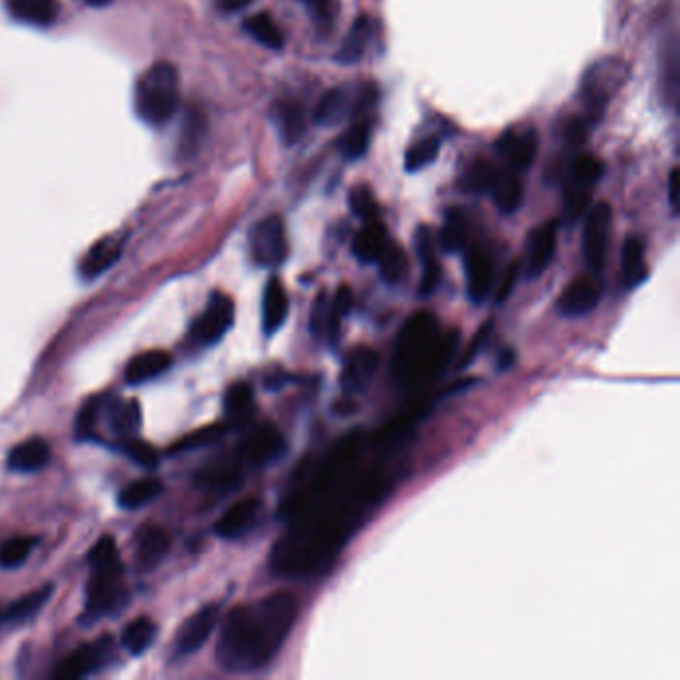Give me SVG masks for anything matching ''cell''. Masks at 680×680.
I'll list each match as a JSON object with an SVG mask.
<instances>
[{"label":"cell","mask_w":680,"mask_h":680,"mask_svg":"<svg viewBox=\"0 0 680 680\" xmlns=\"http://www.w3.org/2000/svg\"><path fill=\"white\" fill-rule=\"evenodd\" d=\"M387 242H389L387 228L379 218H375L367 220L365 226L355 234L351 250L361 264H375Z\"/></svg>","instance_id":"cell-25"},{"label":"cell","mask_w":680,"mask_h":680,"mask_svg":"<svg viewBox=\"0 0 680 680\" xmlns=\"http://www.w3.org/2000/svg\"><path fill=\"white\" fill-rule=\"evenodd\" d=\"M595 186L597 182L569 170V176L563 186V208H565V216L569 222H577L579 218L587 214L591 200H593Z\"/></svg>","instance_id":"cell-23"},{"label":"cell","mask_w":680,"mask_h":680,"mask_svg":"<svg viewBox=\"0 0 680 680\" xmlns=\"http://www.w3.org/2000/svg\"><path fill=\"white\" fill-rule=\"evenodd\" d=\"M114 655V643L110 637H102L90 645L80 647L72 655H68L54 671L56 680L84 679L102 671Z\"/></svg>","instance_id":"cell-9"},{"label":"cell","mask_w":680,"mask_h":680,"mask_svg":"<svg viewBox=\"0 0 680 680\" xmlns=\"http://www.w3.org/2000/svg\"><path fill=\"white\" fill-rule=\"evenodd\" d=\"M555 252H557V222H545L543 226L535 228L527 238L523 262L527 278H539L553 262Z\"/></svg>","instance_id":"cell-11"},{"label":"cell","mask_w":680,"mask_h":680,"mask_svg":"<svg viewBox=\"0 0 680 680\" xmlns=\"http://www.w3.org/2000/svg\"><path fill=\"white\" fill-rule=\"evenodd\" d=\"M160 493H162V483L154 477H146V479H138L126 485L118 495V503L122 509H140L148 505L150 501H154Z\"/></svg>","instance_id":"cell-41"},{"label":"cell","mask_w":680,"mask_h":680,"mask_svg":"<svg viewBox=\"0 0 680 680\" xmlns=\"http://www.w3.org/2000/svg\"><path fill=\"white\" fill-rule=\"evenodd\" d=\"M54 589L52 585H44L24 597H20L18 601H14L4 613H2V619L6 623H12V625H22L26 621H30L34 615L40 613V609L50 601Z\"/></svg>","instance_id":"cell-36"},{"label":"cell","mask_w":680,"mask_h":680,"mask_svg":"<svg viewBox=\"0 0 680 680\" xmlns=\"http://www.w3.org/2000/svg\"><path fill=\"white\" fill-rule=\"evenodd\" d=\"M332 306H334V312L340 316L341 320L351 312V306H353V292L349 286H340L336 296L332 298Z\"/></svg>","instance_id":"cell-53"},{"label":"cell","mask_w":680,"mask_h":680,"mask_svg":"<svg viewBox=\"0 0 680 680\" xmlns=\"http://www.w3.org/2000/svg\"><path fill=\"white\" fill-rule=\"evenodd\" d=\"M250 252L254 262L262 268H278L286 262L290 246L286 226L280 216H268L252 228Z\"/></svg>","instance_id":"cell-6"},{"label":"cell","mask_w":680,"mask_h":680,"mask_svg":"<svg viewBox=\"0 0 680 680\" xmlns=\"http://www.w3.org/2000/svg\"><path fill=\"white\" fill-rule=\"evenodd\" d=\"M298 613V599L288 591L236 607L228 613L218 639V665L230 673H252L266 667L290 637Z\"/></svg>","instance_id":"cell-1"},{"label":"cell","mask_w":680,"mask_h":680,"mask_svg":"<svg viewBox=\"0 0 680 680\" xmlns=\"http://www.w3.org/2000/svg\"><path fill=\"white\" fill-rule=\"evenodd\" d=\"M379 357L375 349L367 345H359L349 351L343 371H341V387L347 393H361L373 379L377 371Z\"/></svg>","instance_id":"cell-17"},{"label":"cell","mask_w":680,"mask_h":680,"mask_svg":"<svg viewBox=\"0 0 680 680\" xmlns=\"http://www.w3.org/2000/svg\"><path fill=\"white\" fill-rule=\"evenodd\" d=\"M667 192H669L671 210H673V214H677V212H679V204H677V196H679V170H677V168H673L671 174H669Z\"/></svg>","instance_id":"cell-55"},{"label":"cell","mask_w":680,"mask_h":680,"mask_svg":"<svg viewBox=\"0 0 680 680\" xmlns=\"http://www.w3.org/2000/svg\"><path fill=\"white\" fill-rule=\"evenodd\" d=\"M613 226V208L609 202H599L585 214L583 256L593 274H601L607 262V248Z\"/></svg>","instance_id":"cell-7"},{"label":"cell","mask_w":680,"mask_h":680,"mask_svg":"<svg viewBox=\"0 0 680 680\" xmlns=\"http://www.w3.org/2000/svg\"><path fill=\"white\" fill-rule=\"evenodd\" d=\"M465 274H467V294H469L471 302L481 304L493 288V260H491V256L479 246L469 248L467 256H465Z\"/></svg>","instance_id":"cell-19"},{"label":"cell","mask_w":680,"mask_h":680,"mask_svg":"<svg viewBox=\"0 0 680 680\" xmlns=\"http://www.w3.org/2000/svg\"><path fill=\"white\" fill-rule=\"evenodd\" d=\"M98 409H100V401L98 399H92L88 401L82 409H80V415L76 419V433L78 437L86 439L92 435V429L96 425V417H98Z\"/></svg>","instance_id":"cell-51"},{"label":"cell","mask_w":680,"mask_h":680,"mask_svg":"<svg viewBox=\"0 0 680 680\" xmlns=\"http://www.w3.org/2000/svg\"><path fill=\"white\" fill-rule=\"evenodd\" d=\"M371 130L373 122L371 120H359L355 122L340 138V152L347 160H359L365 156L369 142H371Z\"/></svg>","instance_id":"cell-43"},{"label":"cell","mask_w":680,"mask_h":680,"mask_svg":"<svg viewBox=\"0 0 680 680\" xmlns=\"http://www.w3.org/2000/svg\"><path fill=\"white\" fill-rule=\"evenodd\" d=\"M349 206L353 210V214L357 218H361L363 222L367 220H375L379 216V204L371 192L369 186L361 184V186H355L351 192H349Z\"/></svg>","instance_id":"cell-48"},{"label":"cell","mask_w":680,"mask_h":680,"mask_svg":"<svg viewBox=\"0 0 680 680\" xmlns=\"http://www.w3.org/2000/svg\"><path fill=\"white\" fill-rule=\"evenodd\" d=\"M34 547L32 537H10L0 545V567L16 569L20 567Z\"/></svg>","instance_id":"cell-47"},{"label":"cell","mask_w":680,"mask_h":680,"mask_svg":"<svg viewBox=\"0 0 680 680\" xmlns=\"http://www.w3.org/2000/svg\"><path fill=\"white\" fill-rule=\"evenodd\" d=\"M341 318L334 312L332 298L326 294H320L312 308V318H310V328L312 334L322 341L336 343L340 338Z\"/></svg>","instance_id":"cell-35"},{"label":"cell","mask_w":680,"mask_h":680,"mask_svg":"<svg viewBox=\"0 0 680 680\" xmlns=\"http://www.w3.org/2000/svg\"><path fill=\"white\" fill-rule=\"evenodd\" d=\"M156 633H158L156 623L150 621L148 617H140V619L132 621L124 629V633H122V647L130 655L140 657V655H144L152 647V643L156 639Z\"/></svg>","instance_id":"cell-37"},{"label":"cell","mask_w":680,"mask_h":680,"mask_svg":"<svg viewBox=\"0 0 680 680\" xmlns=\"http://www.w3.org/2000/svg\"><path fill=\"white\" fill-rule=\"evenodd\" d=\"M226 435V427L224 425H206L200 427L192 433H188L186 437H182L180 441H176L170 447V453H186V451H196L202 447H210L214 443H218L222 437Z\"/></svg>","instance_id":"cell-45"},{"label":"cell","mask_w":680,"mask_h":680,"mask_svg":"<svg viewBox=\"0 0 680 680\" xmlns=\"http://www.w3.org/2000/svg\"><path fill=\"white\" fill-rule=\"evenodd\" d=\"M629 78V64L621 58H605L595 62L583 76L581 96L587 106L591 120H599L603 116L611 98L621 90L625 80Z\"/></svg>","instance_id":"cell-5"},{"label":"cell","mask_w":680,"mask_h":680,"mask_svg":"<svg viewBox=\"0 0 680 680\" xmlns=\"http://www.w3.org/2000/svg\"><path fill=\"white\" fill-rule=\"evenodd\" d=\"M220 621V605H206L198 613H194L186 623L180 627L176 637V649L180 655L198 653L208 639L212 637L216 625Z\"/></svg>","instance_id":"cell-12"},{"label":"cell","mask_w":680,"mask_h":680,"mask_svg":"<svg viewBox=\"0 0 680 680\" xmlns=\"http://www.w3.org/2000/svg\"><path fill=\"white\" fill-rule=\"evenodd\" d=\"M250 4H252V0H218V6L226 12H238V10H244Z\"/></svg>","instance_id":"cell-56"},{"label":"cell","mask_w":680,"mask_h":680,"mask_svg":"<svg viewBox=\"0 0 680 680\" xmlns=\"http://www.w3.org/2000/svg\"><path fill=\"white\" fill-rule=\"evenodd\" d=\"M108 421L118 437L130 439L138 433L142 423L140 405L134 399H114L108 405Z\"/></svg>","instance_id":"cell-31"},{"label":"cell","mask_w":680,"mask_h":680,"mask_svg":"<svg viewBox=\"0 0 680 680\" xmlns=\"http://www.w3.org/2000/svg\"><path fill=\"white\" fill-rule=\"evenodd\" d=\"M497 174H499V168L495 164H491L485 158H477L475 162H471L467 166L463 180H461V186L467 192H473V194H487L491 190Z\"/></svg>","instance_id":"cell-44"},{"label":"cell","mask_w":680,"mask_h":680,"mask_svg":"<svg viewBox=\"0 0 680 680\" xmlns=\"http://www.w3.org/2000/svg\"><path fill=\"white\" fill-rule=\"evenodd\" d=\"M599 300H601V288L597 280H593L591 276H579L559 296L557 310L561 312V316L581 318L593 312Z\"/></svg>","instance_id":"cell-13"},{"label":"cell","mask_w":680,"mask_h":680,"mask_svg":"<svg viewBox=\"0 0 680 680\" xmlns=\"http://www.w3.org/2000/svg\"><path fill=\"white\" fill-rule=\"evenodd\" d=\"M124 449H126V453H128L138 465H142V467H146V469L156 467L158 461H160L158 451H156L152 445H148V443L126 439V447H124Z\"/></svg>","instance_id":"cell-50"},{"label":"cell","mask_w":680,"mask_h":680,"mask_svg":"<svg viewBox=\"0 0 680 680\" xmlns=\"http://www.w3.org/2000/svg\"><path fill=\"white\" fill-rule=\"evenodd\" d=\"M120 254H122V240L120 238H116V236L102 238L84 256V260L80 264V274L84 276V280H94V278L102 276L110 266H114L118 262Z\"/></svg>","instance_id":"cell-24"},{"label":"cell","mask_w":680,"mask_h":680,"mask_svg":"<svg viewBox=\"0 0 680 680\" xmlns=\"http://www.w3.org/2000/svg\"><path fill=\"white\" fill-rule=\"evenodd\" d=\"M467 240H469V218L463 210L455 208L449 210L445 216V222L439 230L437 242L443 248V252L447 254H455L467 248Z\"/></svg>","instance_id":"cell-32"},{"label":"cell","mask_w":680,"mask_h":680,"mask_svg":"<svg viewBox=\"0 0 680 680\" xmlns=\"http://www.w3.org/2000/svg\"><path fill=\"white\" fill-rule=\"evenodd\" d=\"M180 102L178 72L168 62L154 64L136 84L134 106L138 116L150 126H164L172 120Z\"/></svg>","instance_id":"cell-4"},{"label":"cell","mask_w":680,"mask_h":680,"mask_svg":"<svg viewBox=\"0 0 680 680\" xmlns=\"http://www.w3.org/2000/svg\"><path fill=\"white\" fill-rule=\"evenodd\" d=\"M234 302L226 294H214L202 312V316L192 326V338L202 345H212L222 340L234 324Z\"/></svg>","instance_id":"cell-10"},{"label":"cell","mask_w":680,"mask_h":680,"mask_svg":"<svg viewBox=\"0 0 680 680\" xmlns=\"http://www.w3.org/2000/svg\"><path fill=\"white\" fill-rule=\"evenodd\" d=\"M371 32H373V22L369 16L361 14L353 20L347 36L343 38L341 42L340 50H338V60L341 64H355L363 52H365V46L371 38Z\"/></svg>","instance_id":"cell-34"},{"label":"cell","mask_w":680,"mask_h":680,"mask_svg":"<svg viewBox=\"0 0 680 680\" xmlns=\"http://www.w3.org/2000/svg\"><path fill=\"white\" fill-rule=\"evenodd\" d=\"M519 276H521V264L519 262H511V266L505 270V276H503L501 286L497 290V302L499 304H503L511 296V292L515 290V286L519 282Z\"/></svg>","instance_id":"cell-52"},{"label":"cell","mask_w":680,"mask_h":680,"mask_svg":"<svg viewBox=\"0 0 680 680\" xmlns=\"http://www.w3.org/2000/svg\"><path fill=\"white\" fill-rule=\"evenodd\" d=\"M621 270H623V284L627 290L639 288L647 276V246L645 240L639 236H629L623 244L621 252Z\"/></svg>","instance_id":"cell-22"},{"label":"cell","mask_w":680,"mask_h":680,"mask_svg":"<svg viewBox=\"0 0 680 680\" xmlns=\"http://www.w3.org/2000/svg\"><path fill=\"white\" fill-rule=\"evenodd\" d=\"M347 102H349V98H347V92L343 88L328 90L320 98V102H318V106L314 110L316 124H320V126H336L345 116Z\"/></svg>","instance_id":"cell-42"},{"label":"cell","mask_w":680,"mask_h":680,"mask_svg":"<svg viewBox=\"0 0 680 680\" xmlns=\"http://www.w3.org/2000/svg\"><path fill=\"white\" fill-rule=\"evenodd\" d=\"M274 118H276V124L280 128V134H282V138L288 146L296 144L306 134V126H308L306 110L300 102H296V100L278 102L276 108H274Z\"/></svg>","instance_id":"cell-28"},{"label":"cell","mask_w":680,"mask_h":680,"mask_svg":"<svg viewBox=\"0 0 680 680\" xmlns=\"http://www.w3.org/2000/svg\"><path fill=\"white\" fill-rule=\"evenodd\" d=\"M495 148L499 156L505 160L507 168L519 174L531 168L537 156V136L533 130H525V132L507 130L505 134L499 136Z\"/></svg>","instance_id":"cell-14"},{"label":"cell","mask_w":680,"mask_h":680,"mask_svg":"<svg viewBox=\"0 0 680 680\" xmlns=\"http://www.w3.org/2000/svg\"><path fill=\"white\" fill-rule=\"evenodd\" d=\"M262 513V501L256 497H246L238 503H234L216 523V533L222 539H240L246 533H250Z\"/></svg>","instance_id":"cell-16"},{"label":"cell","mask_w":680,"mask_h":680,"mask_svg":"<svg viewBox=\"0 0 680 680\" xmlns=\"http://www.w3.org/2000/svg\"><path fill=\"white\" fill-rule=\"evenodd\" d=\"M244 28L248 30V34L258 40L260 44L272 48V50H282L284 48V34L278 28V24L274 22V18L268 12H258L254 16H250L244 22Z\"/></svg>","instance_id":"cell-39"},{"label":"cell","mask_w":680,"mask_h":680,"mask_svg":"<svg viewBox=\"0 0 680 680\" xmlns=\"http://www.w3.org/2000/svg\"><path fill=\"white\" fill-rule=\"evenodd\" d=\"M415 246H417V256L421 260V282H419V296H431L441 280V268L435 256V236L431 228L421 226L415 236Z\"/></svg>","instance_id":"cell-21"},{"label":"cell","mask_w":680,"mask_h":680,"mask_svg":"<svg viewBox=\"0 0 680 680\" xmlns=\"http://www.w3.org/2000/svg\"><path fill=\"white\" fill-rule=\"evenodd\" d=\"M50 447L40 437L26 439L8 453V469L16 473H34L48 465Z\"/></svg>","instance_id":"cell-26"},{"label":"cell","mask_w":680,"mask_h":680,"mask_svg":"<svg viewBox=\"0 0 680 680\" xmlns=\"http://www.w3.org/2000/svg\"><path fill=\"white\" fill-rule=\"evenodd\" d=\"M459 334H441L439 322L429 312L411 316L393 347L391 369L401 385H419L443 369L455 353Z\"/></svg>","instance_id":"cell-2"},{"label":"cell","mask_w":680,"mask_h":680,"mask_svg":"<svg viewBox=\"0 0 680 680\" xmlns=\"http://www.w3.org/2000/svg\"><path fill=\"white\" fill-rule=\"evenodd\" d=\"M172 363V357L164 349H150L136 355L126 367V381L130 385H142L164 373Z\"/></svg>","instance_id":"cell-27"},{"label":"cell","mask_w":680,"mask_h":680,"mask_svg":"<svg viewBox=\"0 0 680 680\" xmlns=\"http://www.w3.org/2000/svg\"><path fill=\"white\" fill-rule=\"evenodd\" d=\"M86 4H90V6H106V4H110V0H84Z\"/></svg>","instance_id":"cell-57"},{"label":"cell","mask_w":680,"mask_h":680,"mask_svg":"<svg viewBox=\"0 0 680 680\" xmlns=\"http://www.w3.org/2000/svg\"><path fill=\"white\" fill-rule=\"evenodd\" d=\"M489 194L493 196L495 206L499 208L501 214H513L519 210L521 202H523V184L517 176V172L513 170H501L489 190Z\"/></svg>","instance_id":"cell-29"},{"label":"cell","mask_w":680,"mask_h":680,"mask_svg":"<svg viewBox=\"0 0 680 680\" xmlns=\"http://www.w3.org/2000/svg\"><path fill=\"white\" fill-rule=\"evenodd\" d=\"M290 314V298L280 278H272L266 284L262 300V328L266 336H274L286 324Z\"/></svg>","instance_id":"cell-20"},{"label":"cell","mask_w":680,"mask_h":680,"mask_svg":"<svg viewBox=\"0 0 680 680\" xmlns=\"http://www.w3.org/2000/svg\"><path fill=\"white\" fill-rule=\"evenodd\" d=\"M0 621H2V613H0Z\"/></svg>","instance_id":"cell-58"},{"label":"cell","mask_w":680,"mask_h":680,"mask_svg":"<svg viewBox=\"0 0 680 680\" xmlns=\"http://www.w3.org/2000/svg\"><path fill=\"white\" fill-rule=\"evenodd\" d=\"M244 481L242 461L236 457H220L206 463L196 473V485L204 491H234Z\"/></svg>","instance_id":"cell-15"},{"label":"cell","mask_w":680,"mask_h":680,"mask_svg":"<svg viewBox=\"0 0 680 680\" xmlns=\"http://www.w3.org/2000/svg\"><path fill=\"white\" fill-rule=\"evenodd\" d=\"M587 136H589V122H587V118L585 120L583 118H575V120L569 122V126H567V140L573 146L583 144L587 140Z\"/></svg>","instance_id":"cell-54"},{"label":"cell","mask_w":680,"mask_h":680,"mask_svg":"<svg viewBox=\"0 0 680 680\" xmlns=\"http://www.w3.org/2000/svg\"><path fill=\"white\" fill-rule=\"evenodd\" d=\"M10 14L26 24L50 26L58 18V0H6Z\"/></svg>","instance_id":"cell-30"},{"label":"cell","mask_w":680,"mask_h":680,"mask_svg":"<svg viewBox=\"0 0 680 680\" xmlns=\"http://www.w3.org/2000/svg\"><path fill=\"white\" fill-rule=\"evenodd\" d=\"M88 561L92 575L86 587V609L82 621L94 623L104 615L118 611L126 603L128 593L124 587V567L112 537H102L90 549Z\"/></svg>","instance_id":"cell-3"},{"label":"cell","mask_w":680,"mask_h":680,"mask_svg":"<svg viewBox=\"0 0 680 680\" xmlns=\"http://www.w3.org/2000/svg\"><path fill=\"white\" fill-rule=\"evenodd\" d=\"M254 387L246 381L234 383L224 399V411L230 425H244L254 415Z\"/></svg>","instance_id":"cell-33"},{"label":"cell","mask_w":680,"mask_h":680,"mask_svg":"<svg viewBox=\"0 0 680 680\" xmlns=\"http://www.w3.org/2000/svg\"><path fill=\"white\" fill-rule=\"evenodd\" d=\"M206 116L200 108L190 106L186 110L184 122H182V134H180V152L182 156H192L198 152L202 138L206 134Z\"/></svg>","instance_id":"cell-40"},{"label":"cell","mask_w":680,"mask_h":680,"mask_svg":"<svg viewBox=\"0 0 680 680\" xmlns=\"http://www.w3.org/2000/svg\"><path fill=\"white\" fill-rule=\"evenodd\" d=\"M375 264H379L381 278L387 284H399L407 276V270H409V260H407L405 250L397 242H391V240L385 244Z\"/></svg>","instance_id":"cell-38"},{"label":"cell","mask_w":680,"mask_h":680,"mask_svg":"<svg viewBox=\"0 0 680 680\" xmlns=\"http://www.w3.org/2000/svg\"><path fill=\"white\" fill-rule=\"evenodd\" d=\"M286 451V439L282 431L272 425H260L252 429L238 447V459L250 467H266L282 457Z\"/></svg>","instance_id":"cell-8"},{"label":"cell","mask_w":680,"mask_h":680,"mask_svg":"<svg viewBox=\"0 0 680 680\" xmlns=\"http://www.w3.org/2000/svg\"><path fill=\"white\" fill-rule=\"evenodd\" d=\"M441 150V140L437 136H429L421 142H417L411 150L405 154V170L407 172H419L425 166H429Z\"/></svg>","instance_id":"cell-46"},{"label":"cell","mask_w":680,"mask_h":680,"mask_svg":"<svg viewBox=\"0 0 680 680\" xmlns=\"http://www.w3.org/2000/svg\"><path fill=\"white\" fill-rule=\"evenodd\" d=\"M306 8L310 10L312 18L322 30L332 28L334 18H336V2L334 0H302Z\"/></svg>","instance_id":"cell-49"},{"label":"cell","mask_w":680,"mask_h":680,"mask_svg":"<svg viewBox=\"0 0 680 680\" xmlns=\"http://www.w3.org/2000/svg\"><path fill=\"white\" fill-rule=\"evenodd\" d=\"M170 551V535L164 527L148 525L138 531L136 537V567L140 573L156 569Z\"/></svg>","instance_id":"cell-18"}]
</instances>
